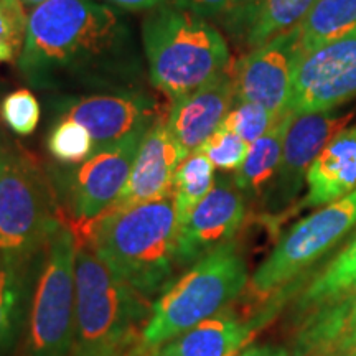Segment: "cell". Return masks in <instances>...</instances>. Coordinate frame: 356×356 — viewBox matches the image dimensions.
<instances>
[{
	"instance_id": "obj_1",
	"label": "cell",
	"mask_w": 356,
	"mask_h": 356,
	"mask_svg": "<svg viewBox=\"0 0 356 356\" xmlns=\"http://www.w3.org/2000/svg\"><path fill=\"white\" fill-rule=\"evenodd\" d=\"M17 66L25 83L55 96L145 89L132 24L102 0H48L30 10Z\"/></svg>"
},
{
	"instance_id": "obj_2",
	"label": "cell",
	"mask_w": 356,
	"mask_h": 356,
	"mask_svg": "<svg viewBox=\"0 0 356 356\" xmlns=\"http://www.w3.org/2000/svg\"><path fill=\"white\" fill-rule=\"evenodd\" d=\"M178 216L172 195L101 216L84 241L145 299L173 282L177 267Z\"/></svg>"
},
{
	"instance_id": "obj_3",
	"label": "cell",
	"mask_w": 356,
	"mask_h": 356,
	"mask_svg": "<svg viewBox=\"0 0 356 356\" xmlns=\"http://www.w3.org/2000/svg\"><path fill=\"white\" fill-rule=\"evenodd\" d=\"M74 280L71 356H127L131 351L136 356L154 302L119 277L84 239H78Z\"/></svg>"
},
{
	"instance_id": "obj_4",
	"label": "cell",
	"mask_w": 356,
	"mask_h": 356,
	"mask_svg": "<svg viewBox=\"0 0 356 356\" xmlns=\"http://www.w3.org/2000/svg\"><path fill=\"white\" fill-rule=\"evenodd\" d=\"M149 81L172 102L229 68V48L218 29L190 8L167 3L142 22Z\"/></svg>"
},
{
	"instance_id": "obj_5",
	"label": "cell",
	"mask_w": 356,
	"mask_h": 356,
	"mask_svg": "<svg viewBox=\"0 0 356 356\" xmlns=\"http://www.w3.org/2000/svg\"><path fill=\"white\" fill-rule=\"evenodd\" d=\"M248 284L246 259L233 241L211 251L154 300L137 355L147 356L203 320L221 314Z\"/></svg>"
},
{
	"instance_id": "obj_6",
	"label": "cell",
	"mask_w": 356,
	"mask_h": 356,
	"mask_svg": "<svg viewBox=\"0 0 356 356\" xmlns=\"http://www.w3.org/2000/svg\"><path fill=\"white\" fill-rule=\"evenodd\" d=\"M50 172L19 144L8 142L0 168V257L24 266L63 225Z\"/></svg>"
},
{
	"instance_id": "obj_7",
	"label": "cell",
	"mask_w": 356,
	"mask_h": 356,
	"mask_svg": "<svg viewBox=\"0 0 356 356\" xmlns=\"http://www.w3.org/2000/svg\"><path fill=\"white\" fill-rule=\"evenodd\" d=\"M356 229V190L323 204L292 225L249 279V291L261 300L274 299Z\"/></svg>"
},
{
	"instance_id": "obj_8",
	"label": "cell",
	"mask_w": 356,
	"mask_h": 356,
	"mask_svg": "<svg viewBox=\"0 0 356 356\" xmlns=\"http://www.w3.org/2000/svg\"><path fill=\"white\" fill-rule=\"evenodd\" d=\"M78 238L66 222L44 246L26 330V356H71L76 314Z\"/></svg>"
},
{
	"instance_id": "obj_9",
	"label": "cell",
	"mask_w": 356,
	"mask_h": 356,
	"mask_svg": "<svg viewBox=\"0 0 356 356\" xmlns=\"http://www.w3.org/2000/svg\"><path fill=\"white\" fill-rule=\"evenodd\" d=\"M145 132L95 150L76 165L50 167L58 203L66 225L83 238L95 222L111 210L131 175Z\"/></svg>"
},
{
	"instance_id": "obj_10",
	"label": "cell",
	"mask_w": 356,
	"mask_h": 356,
	"mask_svg": "<svg viewBox=\"0 0 356 356\" xmlns=\"http://www.w3.org/2000/svg\"><path fill=\"white\" fill-rule=\"evenodd\" d=\"M55 119H73L86 127L95 150L121 142L137 132H147L159 121L157 97L147 89L53 96Z\"/></svg>"
},
{
	"instance_id": "obj_11",
	"label": "cell",
	"mask_w": 356,
	"mask_h": 356,
	"mask_svg": "<svg viewBox=\"0 0 356 356\" xmlns=\"http://www.w3.org/2000/svg\"><path fill=\"white\" fill-rule=\"evenodd\" d=\"M356 97V32L302 51L293 71L289 111H333Z\"/></svg>"
},
{
	"instance_id": "obj_12",
	"label": "cell",
	"mask_w": 356,
	"mask_h": 356,
	"mask_svg": "<svg viewBox=\"0 0 356 356\" xmlns=\"http://www.w3.org/2000/svg\"><path fill=\"white\" fill-rule=\"evenodd\" d=\"M353 113L337 115L333 111L293 114L284 140L282 159L274 180L262 195V207L269 216L287 210L299 198L307 173L323 147L351 121Z\"/></svg>"
},
{
	"instance_id": "obj_13",
	"label": "cell",
	"mask_w": 356,
	"mask_h": 356,
	"mask_svg": "<svg viewBox=\"0 0 356 356\" xmlns=\"http://www.w3.org/2000/svg\"><path fill=\"white\" fill-rule=\"evenodd\" d=\"M300 53L297 26L249 50L233 66L236 99L261 106L275 118L287 114Z\"/></svg>"
},
{
	"instance_id": "obj_14",
	"label": "cell",
	"mask_w": 356,
	"mask_h": 356,
	"mask_svg": "<svg viewBox=\"0 0 356 356\" xmlns=\"http://www.w3.org/2000/svg\"><path fill=\"white\" fill-rule=\"evenodd\" d=\"M246 220V197L233 178L218 177L210 193L178 226L177 267L193 266L215 249L233 241Z\"/></svg>"
},
{
	"instance_id": "obj_15",
	"label": "cell",
	"mask_w": 356,
	"mask_h": 356,
	"mask_svg": "<svg viewBox=\"0 0 356 356\" xmlns=\"http://www.w3.org/2000/svg\"><path fill=\"white\" fill-rule=\"evenodd\" d=\"M184 159L180 145L167 126V119H159L145 132L127 184L108 213L172 195L173 177Z\"/></svg>"
},
{
	"instance_id": "obj_16",
	"label": "cell",
	"mask_w": 356,
	"mask_h": 356,
	"mask_svg": "<svg viewBox=\"0 0 356 356\" xmlns=\"http://www.w3.org/2000/svg\"><path fill=\"white\" fill-rule=\"evenodd\" d=\"M234 102L233 66L197 91L172 102L167 126L180 145L184 157L198 150L220 129Z\"/></svg>"
},
{
	"instance_id": "obj_17",
	"label": "cell",
	"mask_w": 356,
	"mask_h": 356,
	"mask_svg": "<svg viewBox=\"0 0 356 356\" xmlns=\"http://www.w3.org/2000/svg\"><path fill=\"white\" fill-rule=\"evenodd\" d=\"M315 0H236L221 17L226 32L254 50L302 22Z\"/></svg>"
},
{
	"instance_id": "obj_18",
	"label": "cell",
	"mask_w": 356,
	"mask_h": 356,
	"mask_svg": "<svg viewBox=\"0 0 356 356\" xmlns=\"http://www.w3.org/2000/svg\"><path fill=\"white\" fill-rule=\"evenodd\" d=\"M356 190V126L323 147L307 173V195L296 210L318 208Z\"/></svg>"
},
{
	"instance_id": "obj_19",
	"label": "cell",
	"mask_w": 356,
	"mask_h": 356,
	"mask_svg": "<svg viewBox=\"0 0 356 356\" xmlns=\"http://www.w3.org/2000/svg\"><path fill=\"white\" fill-rule=\"evenodd\" d=\"M261 327L256 317L241 320L229 312L200 322L147 356H236Z\"/></svg>"
},
{
	"instance_id": "obj_20",
	"label": "cell",
	"mask_w": 356,
	"mask_h": 356,
	"mask_svg": "<svg viewBox=\"0 0 356 356\" xmlns=\"http://www.w3.org/2000/svg\"><path fill=\"white\" fill-rule=\"evenodd\" d=\"M353 328H356V291L300 318V327L293 337L292 356H320Z\"/></svg>"
},
{
	"instance_id": "obj_21",
	"label": "cell",
	"mask_w": 356,
	"mask_h": 356,
	"mask_svg": "<svg viewBox=\"0 0 356 356\" xmlns=\"http://www.w3.org/2000/svg\"><path fill=\"white\" fill-rule=\"evenodd\" d=\"M292 118L293 113L291 111L280 115L264 136L249 144L246 159L233 177L236 186L243 191L244 197L262 198V195L269 188L282 159L284 140Z\"/></svg>"
},
{
	"instance_id": "obj_22",
	"label": "cell",
	"mask_w": 356,
	"mask_h": 356,
	"mask_svg": "<svg viewBox=\"0 0 356 356\" xmlns=\"http://www.w3.org/2000/svg\"><path fill=\"white\" fill-rule=\"evenodd\" d=\"M356 291V234L333 259L310 279L297 297L293 310L302 318L309 312Z\"/></svg>"
},
{
	"instance_id": "obj_23",
	"label": "cell",
	"mask_w": 356,
	"mask_h": 356,
	"mask_svg": "<svg viewBox=\"0 0 356 356\" xmlns=\"http://www.w3.org/2000/svg\"><path fill=\"white\" fill-rule=\"evenodd\" d=\"M297 30L302 51L356 32V0H315Z\"/></svg>"
},
{
	"instance_id": "obj_24",
	"label": "cell",
	"mask_w": 356,
	"mask_h": 356,
	"mask_svg": "<svg viewBox=\"0 0 356 356\" xmlns=\"http://www.w3.org/2000/svg\"><path fill=\"white\" fill-rule=\"evenodd\" d=\"M215 167L200 150L181 160L173 177L172 197L175 200L178 226L184 222L195 207L210 193L215 185Z\"/></svg>"
},
{
	"instance_id": "obj_25",
	"label": "cell",
	"mask_w": 356,
	"mask_h": 356,
	"mask_svg": "<svg viewBox=\"0 0 356 356\" xmlns=\"http://www.w3.org/2000/svg\"><path fill=\"white\" fill-rule=\"evenodd\" d=\"M47 149L61 165H76L95 154L91 134L73 119H55L47 139Z\"/></svg>"
},
{
	"instance_id": "obj_26",
	"label": "cell",
	"mask_w": 356,
	"mask_h": 356,
	"mask_svg": "<svg viewBox=\"0 0 356 356\" xmlns=\"http://www.w3.org/2000/svg\"><path fill=\"white\" fill-rule=\"evenodd\" d=\"M22 266L2 262L0 266V351L10 345L20 320L24 274Z\"/></svg>"
},
{
	"instance_id": "obj_27",
	"label": "cell",
	"mask_w": 356,
	"mask_h": 356,
	"mask_svg": "<svg viewBox=\"0 0 356 356\" xmlns=\"http://www.w3.org/2000/svg\"><path fill=\"white\" fill-rule=\"evenodd\" d=\"M29 13L20 0H0V63L19 60L25 44Z\"/></svg>"
},
{
	"instance_id": "obj_28",
	"label": "cell",
	"mask_w": 356,
	"mask_h": 356,
	"mask_svg": "<svg viewBox=\"0 0 356 356\" xmlns=\"http://www.w3.org/2000/svg\"><path fill=\"white\" fill-rule=\"evenodd\" d=\"M2 121L15 136H32L38 127L42 109L40 102L29 89H17L3 97L0 104Z\"/></svg>"
},
{
	"instance_id": "obj_29",
	"label": "cell",
	"mask_w": 356,
	"mask_h": 356,
	"mask_svg": "<svg viewBox=\"0 0 356 356\" xmlns=\"http://www.w3.org/2000/svg\"><path fill=\"white\" fill-rule=\"evenodd\" d=\"M277 119L279 118H275L261 106L236 99L234 106L226 114L225 121L221 122L220 127L238 134L246 144H252V142L264 136Z\"/></svg>"
},
{
	"instance_id": "obj_30",
	"label": "cell",
	"mask_w": 356,
	"mask_h": 356,
	"mask_svg": "<svg viewBox=\"0 0 356 356\" xmlns=\"http://www.w3.org/2000/svg\"><path fill=\"white\" fill-rule=\"evenodd\" d=\"M248 149L249 144H246L238 134L220 127L198 150L218 170L236 172L243 165Z\"/></svg>"
},
{
	"instance_id": "obj_31",
	"label": "cell",
	"mask_w": 356,
	"mask_h": 356,
	"mask_svg": "<svg viewBox=\"0 0 356 356\" xmlns=\"http://www.w3.org/2000/svg\"><path fill=\"white\" fill-rule=\"evenodd\" d=\"M234 2L236 0H180V6L190 8L203 19H218L225 15Z\"/></svg>"
},
{
	"instance_id": "obj_32",
	"label": "cell",
	"mask_w": 356,
	"mask_h": 356,
	"mask_svg": "<svg viewBox=\"0 0 356 356\" xmlns=\"http://www.w3.org/2000/svg\"><path fill=\"white\" fill-rule=\"evenodd\" d=\"M102 2L111 3V6L127 12L154 10V8L167 6V3H177V6H180V0H102Z\"/></svg>"
},
{
	"instance_id": "obj_33",
	"label": "cell",
	"mask_w": 356,
	"mask_h": 356,
	"mask_svg": "<svg viewBox=\"0 0 356 356\" xmlns=\"http://www.w3.org/2000/svg\"><path fill=\"white\" fill-rule=\"evenodd\" d=\"M320 356H356V328L337 340L330 348Z\"/></svg>"
},
{
	"instance_id": "obj_34",
	"label": "cell",
	"mask_w": 356,
	"mask_h": 356,
	"mask_svg": "<svg viewBox=\"0 0 356 356\" xmlns=\"http://www.w3.org/2000/svg\"><path fill=\"white\" fill-rule=\"evenodd\" d=\"M238 356H291V353L279 345H252L243 350Z\"/></svg>"
},
{
	"instance_id": "obj_35",
	"label": "cell",
	"mask_w": 356,
	"mask_h": 356,
	"mask_svg": "<svg viewBox=\"0 0 356 356\" xmlns=\"http://www.w3.org/2000/svg\"><path fill=\"white\" fill-rule=\"evenodd\" d=\"M20 2L24 3V7L30 12V10H33L35 7L42 6V3H44V2H48V0H20Z\"/></svg>"
},
{
	"instance_id": "obj_36",
	"label": "cell",
	"mask_w": 356,
	"mask_h": 356,
	"mask_svg": "<svg viewBox=\"0 0 356 356\" xmlns=\"http://www.w3.org/2000/svg\"><path fill=\"white\" fill-rule=\"evenodd\" d=\"M7 147H8V140H6L2 136H0V168H2L3 157H6V152H7Z\"/></svg>"
},
{
	"instance_id": "obj_37",
	"label": "cell",
	"mask_w": 356,
	"mask_h": 356,
	"mask_svg": "<svg viewBox=\"0 0 356 356\" xmlns=\"http://www.w3.org/2000/svg\"><path fill=\"white\" fill-rule=\"evenodd\" d=\"M2 262H3V261H2V257H0V266H2Z\"/></svg>"
}]
</instances>
